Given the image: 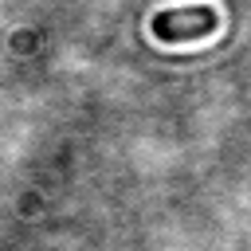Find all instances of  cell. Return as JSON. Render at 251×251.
Instances as JSON below:
<instances>
[{
  "label": "cell",
  "instance_id": "6da1fadb",
  "mask_svg": "<svg viewBox=\"0 0 251 251\" xmlns=\"http://www.w3.org/2000/svg\"><path fill=\"white\" fill-rule=\"evenodd\" d=\"M220 27V12L212 4H188V8H165L153 16V35L161 43H188L204 39Z\"/></svg>",
  "mask_w": 251,
  "mask_h": 251
}]
</instances>
